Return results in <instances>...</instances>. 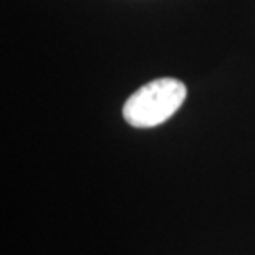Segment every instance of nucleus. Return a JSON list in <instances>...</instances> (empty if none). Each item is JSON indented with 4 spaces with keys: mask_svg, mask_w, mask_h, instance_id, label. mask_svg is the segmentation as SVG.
Masks as SVG:
<instances>
[{
    "mask_svg": "<svg viewBox=\"0 0 255 255\" xmlns=\"http://www.w3.org/2000/svg\"><path fill=\"white\" fill-rule=\"evenodd\" d=\"M186 95V85L179 80H152L126 100L123 118L132 128L159 126L181 108Z\"/></svg>",
    "mask_w": 255,
    "mask_h": 255,
    "instance_id": "obj_1",
    "label": "nucleus"
}]
</instances>
